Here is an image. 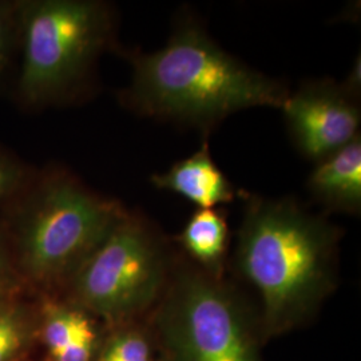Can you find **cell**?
<instances>
[{
  "mask_svg": "<svg viewBox=\"0 0 361 361\" xmlns=\"http://www.w3.org/2000/svg\"><path fill=\"white\" fill-rule=\"evenodd\" d=\"M133 68L119 102L133 113L210 134L246 109H283L289 89L225 51L193 16L183 13L164 47L123 52Z\"/></svg>",
  "mask_w": 361,
  "mask_h": 361,
  "instance_id": "6da1fadb",
  "label": "cell"
},
{
  "mask_svg": "<svg viewBox=\"0 0 361 361\" xmlns=\"http://www.w3.org/2000/svg\"><path fill=\"white\" fill-rule=\"evenodd\" d=\"M244 200L234 265L259 297L262 337L283 335L334 292L343 229L290 197Z\"/></svg>",
  "mask_w": 361,
  "mask_h": 361,
  "instance_id": "7a4b0ae2",
  "label": "cell"
},
{
  "mask_svg": "<svg viewBox=\"0 0 361 361\" xmlns=\"http://www.w3.org/2000/svg\"><path fill=\"white\" fill-rule=\"evenodd\" d=\"M11 201L15 268L40 286L68 284L128 212L61 169L30 180Z\"/></svg>",
  "mask_w": 361,
  "mask_h": 361,
  "instance_id": "3957f363",
  "label": "cell"
},
{
  "mask_svg": "<svg viewBox=\"0 0 361 361\" xmlns=\"http://www.w3.org/2000/svg\"><path fill=\"white\" fill-rule=\"evenodd\" d=\"M19 102L49 107L74 99L116 38V13L101 0H19Z\"/></svg>",
  "mask_w": 361,
  "mask_h": 361,
  "instance_id": "277c9868",
  "label": "cell"
},
{
  "mask_svg": "<svg viewBox=\"0 0 361 361\" xmlns=\"http://www.w3.org/2000/svg\"><path fill=\"white\" fill-rule=\"evenodd\" d=\"M153 314L168 361H262L259 329L245 300L193 262L174 259Z\"/></svg>",
  "mask_w": 361,
  "mask_h": 361,
  "instance_id": "5b68a950",
  "label": "cell"
},
{
  "mask_svg": "<svg viewBox=\"0 0 361 361\" xmlns=\"http://www.w3.org/2000/svg\"><path fill=\"white\" fill-rule=\"evenodd\" d=\"M173 265L162 233L128 210L68 281L70 300L107 322L128 323L154 310Z\"/></svg>",
  "mask_w": 361,
  "mask_h": 361,
  "instance_id": "8992f818",
  "label": "cell"
},
{
  "mask_svg": "<svg viewBox=\"0 0 361 361\" xmlns=\"http://www.w3.org/2000/svg\"><path fill=\"white\" fill-rule=\"evenodd\" d=\"M281 110L297 150L316 164L360 135V99L334 79L301 83Z\"/></svg>",
  "mask_w": 361,
  "mask_h": 361,
  "instance_id": "52a82bcc",
  "label": "cell"
},
{
  "mask_svg": "<svg viewBox=\"0 0 361 361\" xmlns=\"http://www.w3.org/2000/svg\"><path fill=\"white\" fill-rule=\"evenodd\" d=\"M150 182L159 190L186 198L198 209L231 204L237 197L232 182L213 161L207 141L198 152L176 162L168 171L153 174Z\"/></svg>",
  "mask_w": 361,
  "mask_h": 361,
  "instance_id": "ba28073f",
  "label": "cell"
},
{
  "mask_svg": "<svg viewBox=\"0 0 361 361\" xmlns=\"http://www.w3.org/2000/svg\"><path fill=\"white\" fill-rule=\"evenodd\" d=\"M307 188L328 213L359 216L361 212V137L316 164Z\"/></svg>",
  "mask_w": 361,
  "mask_h": 361,
  "instance_id": "9c48e42d",
  "label": "cell"
},
{
  "mask_svg": "<svg viewBox=\"0 0 361 361\" xmlns=\"http://www.w3.org/2000/svg\"><path fill=\"white\" fill-rule=\"evenodd\" d=\"M86 310L70 304H49L44 313V341L54 361H91L97 334Z\"/></svg>",
  "mask_w": 361,
  "mask_h": 361,
  "instance_id": "30bf717a",
  "label": "cell"
},
{
  "mask_svg": "<svg viewBox=\"0 0 361 361\" xmlns=\"http://www.w3.org/2000/svg\"><path fill=\"white\" fill-rule=\"evenodd\" d=\"M178 243L197 267L216 277H222L229 244L225 210L219 207L195 210L185 224Z\"/></svg>",
  "mask_w": 361,
  "mask_h": 361,
  "instance_id": "8fae6325",
  "label": "cell"
},
{
  "mask_svg": "<svg viewBox=\"0 0 361 361\" xmlns=\"http://www.w3.org/2000/svg\"><path fill=\"white\" fill-rule=\"evenodd\" d=\"M97 361H155L153 344L142 329L125 328L107 338Z\"/></svg>",
  "mask_w": 361,
  "mask_h": 361,
  "instance_id": "7c38bea8",
  "label": "cell"
},
{
  "mask_svg": "<svg viewBox=\"0 0 361 361\" xmlns=\"http://www.w3.org/2000/svg\"><path fill=\"white\" fill-rule=\"evenodd\" d=\"M19 46L18 1L0 0V78L7 71Z\"/></svg>",
  "mask_w": 361,
  "mask_h": 361,
  "instance_id": "4fadbf2b",
  "label": "cell"
},
{
  "mask_svg": "<svg viewBox=\"0 0 361 361\" xmlns=\"http://www.w3.org/2000/svg\"><path fill=\"white\" fill-rule=\"evenodd\" d=\"M30 180L31 174L26 165L19 158L0 149V205L11 202Z\"/></svg>",
  "mask_w": 361,
  "mask_h": 361,
  "instance_id": "5bb4252c",
  "label": "cell"
},
{
  "mask_svg": "<svg viewBox=\"0 0 361 361\" xmlns=\"http://www.w3.org/2000/svg\"><path fill=\"white\" fill-rule=\"evenodd\" d=\"M25 340L23 324L15 310L0 304V361H10L20 350Z\"/></svg>",
  "mask_w": 361,
  "mask_h": 361,
  "instance_id": "9a60e30c",
  "label": "cell"
},
{
  "mask_svg": "<svg viewBox=\"0 0 361 361\" xmlns=\"http://www.w3.org/2000/svg\"><path fill=\"white\" fill-rule=\"evenodd\" d=\"M18 277L19 274L15 268L13 255L7 247L4 231L0 228V304L13 293Z\"/></svg>",
  "mask_w": 361,
  "mask_h": 361,
  "instance_id": "2e32d148",
  "label": "cell"
},
{
  "mask_svg": "<svg viewBox=\"0 0 361 361\" xmlns=\"http://www.w3.org/2000/svg\"><path fill=\"white\" fill-rule=\"evenodd\" d=\"M345 90L348 91L350 95L360 99L361 95V61L360 55L355 59L353 66L348 73V77L345 78L344 82H341Z\"/></svg>",
  "mask_w": 361,
  "mask_h": 361,
  "instance_id": "e0dca14e",
  "label": "cell"
},
{
  "mask_svg": "<svg viewBox=\"0 0 361 361\" xmlns=\"http://www.w3.org/2000/svg\"><path fill=\"white\" fill-rule=\"evenodd\" d=\"M159 361H168V360H166V359H165V357H164V359H161V360H159Z\"/></svg>",
  "mask_w": 361,
  "mask_h": 361,
  "instance_id": "ac0fdd59",
  "label": "cell"
}]
</instances>
